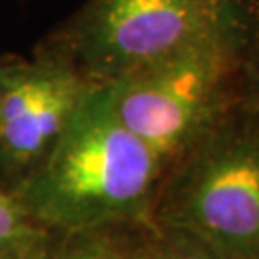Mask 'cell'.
I'll list each match as a JSON object with an SVG mask.
<instances>
[{"label":"cell","instance_id":"10","mask_svg":"<svg viewBox=\"0 0 259 259\" xmlns=\"http://www.w3.org/2000/svg\"><path fill=\"white\" fill-rule=\"evenodd\" d=\"M131 259H156V225L140 240L137 250L133 251Z\"/></svg>","mask_w":259,"mask_h":259},{"label":"cell","instance_id":"4","mask_svg":"<svg viewBox=\"0 0 259 259\" xmlns=\"http://www.w3.org/2000/svg\"><path fill=\"white\" fill-rule=\"evenodd\" d=\"M255 0H84L45 45L94 84H111L205 37Z\"/></svg>","mask_w":259,"mask_h":259},{"label":"cell","instance_id":"11","mask_svg":"<svg viewBox=\"0 0 259 259\" xmlns=\"http://www.w3.org/2000/svg\"><path fill=\"white\" fill-rule=\"evenodd\" d=\"M18 56H0V108H2V98H4V91H6V84H8L10 71L14 67Z\"/></svg>","mask_w":259,"mask_h":259},{"label":"cell","instance_id":"8","mask_svg":"<svg viewBox=\"0 0 259 259\" xmlns=\"http://www.w3.org/2000/svg\"><path fill=\"white\" fill-rule=\"evenodd\" d=\"M156 259H229L207 242L173 227L156 225Z\"/></svg>","mask_w":259,"mask_h":259},{"label":"cell","instance_id":"1","mask_svg":"<svg viewBox=\"0 0 259 259\" xmlns=\"http://www.w3.org/2000/svg\"><path fill=\"white\" fill-rule=\"evenodd\" d=\"M165 171L119 119L111 84H96L48 156L10 192L50 231L154 223Z\"/></svg>","mask_w":259,"mask_h":259},{"label":"cell","instance_id":"9","mask_svg":"<svg viewBox=\"0 0 259 259\" xmlns=\"http://www.w3.org/2000/svg\"><path fill=\"white\" fill-rule=\"evenodd\" d=\"M246 102L251 104L259 110V42L250 62V75H248V93H246Z\"/></svg>","mask_w":259,"mask_h":259},{"label":"cell","instance_id":"6","mask_svg":"<svg viewBox=\"0 0 259 259\" xmlns=\"http://www.w3.org/2000/svg\"><path fill=\"white\" fill-rule=\"evenodd\" d=\"M154 223H113L81 231H52L38 259H131Z\"/></svg>","mask_w":259,"mask_h":259},{"label":"cell","instance_id":"2","mask_svg":"<svg viewBox=\"0 0 259 259\" xmlns=\"http://www.w3.org/2000/svg\"><path fill=\"white\" fill-rule=\"evenodd\" d=\"M259 42V0L205 37L111 83L119 119L167 173L246 102Z\"/></svg>","mask_w":259,"mask_h":259},{"label":"cell","instance_id":"5","mask_svg":"<svg viewBox=\"0 0 259 259\" xmlns=\"http://www.w3.org/2000/svg\"><path fill=\"white\" fill-rule=\"evenodd\" d=\"M94 87L45 42L16 58L0 108V188L14 192L37 169Z\"/></svg>","mask_w":259,"mask_h":259},{"label":"cell","instance_id":"3","mask_svg":"<svg viewBox=\"0 0 259 259\" xmlns=\"http://www.w3.org/2000/svg\"><path fill=\"white\" fill-rule=\"evenodd\" d=\"M154 225L229 259H259V110L242 102L167 173Z\"/></svg>","mask_w":259,"mask_h":259},{"label":"cell","instance_id":"7","mask_svg":"<svg viewBox=\"0 0 259 259\" xmlns=\"http://www.w3.org/2000/svg\"><path fill=\"white\" fill-rule=\"evenodd\" d=\"M52 231L38 223L8 190L0 188V259H38Z\"/></svg>","mask_w":259,"mask_h":259}]
</instances>
